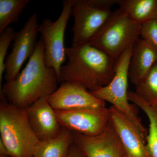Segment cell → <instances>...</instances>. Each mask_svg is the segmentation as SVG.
Returning <instances> with one entry per match:
<instances>
[{
  "label": "cell",
  "instance_id": "1",
  "mask_svg": "<svg viewBox=\"0 0 157 157\" xmlns=\"http://www.w3.org/2000/svg\"><path fill=\"white\" fill-rule=\"evenodd\" d=\"M44 51L41 39L25 67L16 78L6 81L0 89L8 102L15 107L25 109L58 88V76L53 68L45 65Z\"/></svg>",
  "mask_w": 157,
  "mask_h": 157
},
{
  "label": "cell",
  "instance_id": "2",
  "mask_svg": "<svg viewBox=\"0 0 157 157\" xmlns=\"http://www.w3.org/2000/svg\"><path fill=\"white\" fill-rule=\"evenodd\" d=\"M68 58L59 73V82L70 81L94 92L107 85L114 77L117 59L90 45L66 47Z\"/></svg>",
  "mask_w": 157,
  "mask_h": 157
},
{
  "label": "cell",
  "instance_id": "3",
  "mask_svg": "<svg viewBox=\"0 0 157 157\" xmlns=\"http://www.w3.org/2000/svg\"><path fill=\"white\" fill-rule=\"evenodd\" d=\"M0 140L12 157H33L39 140L29 122L25 109L9 103L0 91Z\"/></svg>",
  "mask_w": 157,
  "mask_h": 157
},
{
  "label": "cell",
  "instance_id": "4",
  "mask_svg": "<svg viewBox=\"0 0 157 157\" xmlns=\"http://www.w3.org/2000/svg\"><path fill=\"white\" fill-rule=\"evenodd\" d=\"M141 25L135 22L120 9L113 12L89 44L117 59L123 52L134 45L140 37Z\"/></svg>",
  "mask_w": 157,
  "mask_h": 157
},
{
  "label": "cell",
  "instance_id": "5",
  "mask_svg": "<svg viewBox=\"0 0 157 157\" xmlns=\"http://www.w3.org/2000/svg\"><path fill=\"white\" fill-rule=\"evenodd\" d=\"M133 45L126 49L117 59L114 77L109 84L94 92L93 95L112 106L126 116L135 124L146 138L148 132L137 115L134 106L130 104L128 98V78Z\"/></svg>",
  "mask_w": 157,
  "mask_h": 157
},
{
  "label": "cell",
  "instance_id": "6",
  "mask_svg": "<svg viewBox=\"0 0 157 157\" xmlns=\"http://www.w3.org/2000/svg\"><path fill=\"white\" fill-rule=\"evenodd\" d=\"M73 3L74 0H64L63 10L57 19L53 21L45 19L39 25V33L42 35L45 47L44 61L47 67L56 71L59 80L60 70L66 61L65 31L72 14Z\"/></svg>",
  "mask_w": 157,
  "mask_h": 157
},
{
  "label": "cell",
  "instance_id": "7",
  "mask_svg": "<svg viewBox=\"0 0 157 157\" xmlns=\"http://www.w3.org/2000/svg\"><path fill=\"white\" fill-rule=\"evenodd\" d=\"M112 13L110 9L94 6L89 0H74L72 47L89 43Z\"/></svg>",
  "mask_w": 157,
  "mask_h": 157
},
{
  "label": "cell",
  "instance_id": "8",
  "mask_svg": "<svg viewBox=\"0 0 157 157\" xmlns=\"http://www.w3.org/2000/svg\"><path fill=\"white\" fill-rule=\"evenodd\" d=\"M39 33L38 17L35 13L29 17L22 28L14 34L12 50L6 59V81L16 78L23 64L33 55Z\"/></svg>",
  "mask_w": 157,
  "mask_h": 157
},
{
  "label": "cell",
  "instance_id": "9",
  "mask_svg": "<svg viewBox=\"0 0 157 157\" xmlns=\"http://www.w3.org/2000/svg\"><path fill=\"white\" fill-rule=\"evenodd\" d=\"M55 111L63 128L87 136L100 134L109 123V109L105 107Z\"/></svg>",
  "mask_w": 157,
  "mask_h": 157
},
{
  "label": "cell",
  "instance_id": "10",
  "mask_svg": "<svg viewBox=\"0 0 157 157\" xmlns=\"http://www.w3.org/2000/svg\"><path fill=\"white\" fill-rule=\"evenodd\" d=\"M72 133L74 143L86 157H126L120 137L109 121L104 131L97 135Z\"/></svg>",
  "mask_w": 157,
  "mask_h": 157
},
{
  "label": "cell",
  "instance_id": "11",
  "mask_svg": "<svg viewBox=\"0 0 157 157\" xmlns=\"http://www.w3.org/2000/svg\"><path fill=\"white\" fill-rule=\"evenodd\" d=\"M46 98L56 111L99 108L106 105V102L93 95L84 86L73 82H62L56 90Z\"/></svg>",
  "mask_w": 157,
  "mask_h": 157
},
{
  "label": "cell",
  "instance_id": "12",
  "mask_svg": "<svg viewBox=\"0 0 157 157\" xmlns=\"http://www.w3.org/2000/svg\"><path fill=\"white\" fill-rule=\"evenodd\" d=\"M109 122L118 135L126 157H151L146 147V138L123 113L113 106L109 108Z\"/></svg>",
  "mask_w": 157,
  "mask_h": 157
},
{
  "label": "cell",
  "instance_id": "13",
  "mask_svg": "<svg viewBox=\"0 0 157 157\" xmlns=\"http://www.w3.org/2000/svg\"><path fill=\"white\" fill-rule=\"evenodd\" d=\"M46 98H41L25 108L31 126L40 141L56 137L63 128Z\"/></svg>",
  "mask_w": 157,
  "mask_h": 157
},
{
  "label": "cell",
  "instance_id": "14",
  "mask_svg": "<svg viewBox=\"0 0 157 157\" xmlns=\"http://www.w3.org/2000/svg\"><path fill=\"white\" fill-rule=\"evenodd\" d=\"M157 62V49L139 38L133 45L128 71V77L137 85Z\"/></svg>",
  "mask_w": 157,
  "mask_h": 157
},
{
  "label": "cell",
  "instance_id": "15",
  "mask_svg": "<svg viewBox=\"0 0 157 157\" xmlns=\"http://www.w3.org/2000/svg\"><path fill=\"white\" fill-rule=\"evenodd\" d=\"M73 143L72 132L63 128L56 137L39 141L34 150L33 157H67Z\"/></svg>",
  "mask_w": 157,
  "mask_h": 157
},
{
  "label": "cell",
  "instance_id": "16",
  "mask_svg": "<svg viewBox=\"0 0 157 157\" xmlns=\"http://www.w3.org/2000/svg\"><path fill=\"white\" fill-rule=\"evenodd\" d=\"M118 5L121 11L140 25L157 19V0H119Z\"/></svg>",
  "mask_w": 157,
  "mask_h": 157
},
{
  "label": "cell",
  "instance_id": "17",
  "mask_svg": "<svg viewBox=\"0 0 157 157\" xmlns=\"http://www.w3.org/2000/svg\"><path fill=\"white\" fill-rule=\"evenodd\" d=\"M128 98L146 114L149 121V128L146 138V147L151 157H157V107L145 102L135 92H128Z\"/></svg>",
  "mask_w": 157,
  "mask_h": 157
},
{
  "label": "cell",
  "instance_id": "18",
  "mask_svg": "<svg viewBox=\"0 0 157 157\" xmlns=\"http://www.w3.org/2000/svg\"><path fill=\"white\" fill-rule=\"evenodd\" d=\"M29 0H0V34L10 24L17 23Z\"/></svg>",
  "mask_w": 157,
  "mask_h": 157
},
{
  "label": "cell",
  "instance_id": "19",
  "mask_svg": "<svg viewBox=\"0 0 157 157\" xmlns=\"http://www.w3.org/2000/svg\"><path fill=\"white\" fill-rule=\"evenodd\" d=\"M135 93L145 102L157 107V62L139 83Z\"/></svg>",
  "mask_w": 157,
  "mask_h": 157
},
{
  "label": "cell",
  "instance_id": "20",
  "mask_svg": "<svg viewBox=\"0 0 157 157\" xmlns=\"http://www.w3.org/2000/svg\"><path fill=\"white\" fill-rule=\"evenodd\" d=\"M15 32L13 29L8 27L0 36V89L3 74L6 71V57L11 42L13 41Z\"/></svg>",
  "mask_w": 157,
  "mask_h": 157
},
{
  "label": "cell",
  "instance_id": "21",
  "mask_svg": "<svg viewBox=\"0 0 157 157\" xmlns=\"http://www.w3.org/2000/svg\"><path fill=\"white\" fill-rule=\"evenodd\" d=\"M140 38L157 49V19L150 21L141 25Z\"/></svg>",
  "mask_w": 157,
  "mask_h": 157
},
{
  "label": "cell",
  "instance_id": "22",
  "mask_svg": "<svg viewBox=\"0 0 157 157\" xmlns=\"http://www.w3.org/2000/svg\"><path fill=\"white\" fill-rule=\"evenodd\" d=\"M90 2L94 6L103 8L110 9L115 4H118L119 0H89Z\"/></svg>",
  "mask_w": 157,
  "mask_h": 157
},
{
  "label": "cell",
  "instance_id": "23",
  "mask_svg": "<svg viewBox=\"0 0 157 157\" xmlns=\"http://www.w3.org/2000/svg\"><path fill=\"white\" fill-rule=\"evenodd\" d=\"M67 157H86L83 154L78 147L75 145V144L70 147Z\"/></svg>",
  "mask_w": 157,
  "mask_h": 157
},
{
  "label": "cell",
  "instance_id": "24",
  "mask_svg": "<svg viewBox=\"0 0 157 157\" xmlns=\"http://www.w3.org/2000/svg\"><path fill=\"white\" fill-rule=\"evenodd\" d=\"M0 156L11 157L8 148L1 140H0Z\"/></svg>",
  "mask_w": 157,
  "mask_h": 157
},
{
  "label": "cell",
  "instance_id": "25",
  "mask_svg": "<svg viewBox=\"0 0 157 157\" xmlns=\"http://www.w3.org/2000/svg\"><path fill=\"white\" fill-rule=\"evenodd\" d=\"M0 157H5V156H0Z\"/></svg>",
  "mask_w": 157,
  "mask_h": 157
}]
</instances>
